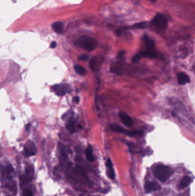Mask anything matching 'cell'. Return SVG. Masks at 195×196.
<instances>
[{
  "instance_id": "6da1fadb",
  "label": "cell",
  "mask_w": 195,
  "mask_h": 196,
  "mask_svg": "<svg viewBox=\"0 0 195 196\" xmlns=\"http://www.w3.org/2000/svg\"><path fill=\"white\" fill-rule=\"evenodd\" d=\"M75 45L87 51H93L98 45V42L95 39L88 36H82L74 42Z\"/></svg>"
},
{
  "instance_id": "7a4b0ae2",
  "label": "cell",
  "mask_w": 195,
  "mask_h": 196,
  "mask_svg": "<svg viewBox=\"0 0 195 196\" xmlns=\"http://www.w3.org/2000/svg\"><path fill=\"white\" fill-rule=\"evenodd\" d=\"M172 174V169L166 166H157L154 170V175L155 177L162 183L165 182Z\"/></svg>"
},
{
  "instance_id": "3957f363",
  "label": "cell",
  "mask_w": 195,
  "mask_h": 196,
  "mask_svg": "<svg viewBox=\"0 0 195 196\" xmlns=\"http://www.w3.org/2000/svg\"><path fill=\"white\" fill-rule=\"evenodd\" d=\"M151 24L159 31H164L168 26V20L162 14H157L151 22Z\"/></svg>"
},
{
  "instance_id": "277c9868",
  "label": "cell",
  "mask_w": 195,
  "mask_h": 196,
  "mask_svg": "<svg viewBox=\"0 0 195 196\" xmlns=\"http://www.w3.org/2000/svg\"><path fill=\"white\" fill-rule=\"evenodd\" d=\"M157 53L155 51H153V50L147 49V51H142V52H141L136 54L133 56V57L132 59V61L133 63H137L139 61L142 57H147L149 58L153 59V58H156L157 57Z\"/></svg>"
},
{
  "instance_id": "5b68a950",
  "label": "cell",
  "mask_w": 195,
  "mask_h": 196,
  "mask_svg": "<svg viewBox=\"0 0 195 196\" xmlns=\"http://www.w3.org/2000/svg\"><path fill=\"white\" fill-rule=\"evenodd\" d=\"M37 149L33 141H28L24 146V154L27 157L34 156L36 154Z\"/></svg>"
},
{
  "instance_id": "8992f818",
  "label": "cell",
  "mask_w": 195,
  "mask_h": 196,
  "mask_svg": "<svg viewBox=\"0 0 195 196\" xmlns=\"http://www.w3.org/2000/svg\"><path fill=\"white\" fill-rule=\"evenodd\" d=\"M54 92L57 95L62 96L69 92V86L64 84H57L53 87Z\"/></svg>"
},
{
  "instance_id": "52a82bcc",
  "label": "cell",
  "mask_w": 195,
  "mask_h": 196,
  "mask_svg": "<svg viewBox=\"0 0 195 196\" xmlns=\"http://www.w3.org/2000/svg\"><path fill=\"white\" fill-rule=\"evenodd\" d=\"M119 117L120 118L121 122L126 126L131 127L133 125V122L132 119L129 117V115H127L124 112H121L119 113Z\"/></svg>"
},
{
  "instance_id": "ba28073f",
  "label": "cell",
  "mask_w": 195,
  "mask_h": 196,
  "mask_svg": "<svg viewBox=\"0 0 195 196\" xmlns=\"http://www.w3.org/2000/svg\"><path fill=\"white\" fill-rule=\"evenodd\" d=\"M160 189L159 184L155 182H147L145 185V190L146 193H151Z\"/></svg>"
},
{
  "instance_id": "9c48e42d",
  "label": "cell",
  "mask_w": 195,
  "mask_h": 196,
  "mask_svg": "<svg viewBox=\"0 0 195 196\" xmlns=\"http://www.w3.org/2000/svg\"><path fill=\"white\" fill-rule=\"evenodd\" d=\"M177 81L179 84L184 85L190 82V78L184 72H180L177 75Z\"/></svg>"
},
{
  "instance_id": "30bf717a",
  "label": "cell",
  "mask_w": 195,
  "mask_h": 196,
  "mask_svg": "<svg viewBox=\"0 0 195 196\" xmlns=\"http://www.w3.org/2000/svg\"><path fill=\"white\" fill-rule=\"evenodd\" d=\"M66 128L70 134H73L76 131V124L73 117H70L66 124Z\"/></svg>"
},
{
  "instance_id": "8fae6325",
  "label": "cell",
  "mask_w": 195,
  "mask_h": 196,
  "mask_svg": "<svg viewBox=\"0 0 195 196\" xmlns=\"http://www.w3.org/2000/svg\"><path fill=\"white\" fill-rule=\"evenodd\" d=\"M64 24L60 21L55 22L52 24V29L55 32L59 34H62L64 31Z\"/></svg>"
},
{
  "instance_id": "7c38bea8",
  "label": "cell",
  "mask_w": 195,
  "mask_h": 196,
  "mask_svg": "<svg viewBox=\"0 0 195 196\" xmlns=\"http://www.w3.org/2000/svg\"><path fill=\"white\" fill-rule=\"evenodd\" d=\"M85 156L87 161L92 162L94 161V157H93V148L90 145H88L87 148L85 150Z\"/></svg>"
},
{
  "instance_id": "4fadbf2b",
  "label": "cell",
  "mask_w": 195,
  "mask_h": 196,
  "mask_svg": "<svg viewBox=\"0 0 195 196\" xmlns=\"http://www.w3.org/2000/svg\"><path fill=\"white\" fill-rule=\"evenodd\" d=\"M110 128L114 132L122 133V134H127L128 133V131L125 129H123L121 126L117 124H111L110 126Z\"/></svg>"
},
{
  "instance_id": "5bb4252c",
  "label": "cell",
  "mask_w": 195,
  "mask_h": 196,
  "mask_svg": "<svg viewBox=\"0 0 195 196\" xmlns=\"http://www.w3.org/2000/svg\"><path fill=\"white\" fill-rule=\"evenodd\" d=\"M191 182V177H189V176H185L182 178L180 185H179V188L180 189H184L185 188H186Z\"/></svg>"
},
{
  "instance_id": "9a60e30c",
  "label": "cell",
  "mask_w": 195,
  "mask_h": 196,
  "mask_svg": "<svg viewBox=\"0 0 195 196\" xmlns=\"http://www.w3.org/2000/svg\"><path fill=\"white\" fill-rule=\"evenodd\" d=\"M144 41L146 44V45L147 47V48L149 50H153V49L154 48V42L152 40H151L148 36H145L144 37Z\"/></svg>"
},
{
  "instance_id": "2e32d148",
  "label": "cell",
  "mask_w": 195,
  "mask_h": 196,
  "mask_svg": "<svg viewBox=\"0 0 195 196\" xmlns=\"http://www.w3.org/2000/svg\"><path fill=\"white\" fill-rule=\"evenodd\" d=\"M74 69L75 71L79 74L81 75H84L87 74L86 69L82 67L81 66L76 65V66H74Z\"/></svg>"
},
{
  "instance_id": "e0dca14e",
  "label": "cell",
  "mask_w": 195,
  "mask_h": 196,
  "mask_svg": "<svg viewBox=\"0 0 195 196\" xmlns=\"http://www.w3.org/2000/svg\"><path fill=\"white\" fill-rule=\"evenodd\" d=\"M147 23L146 22H140L134 25L132 27V29H144L145 28L147 27Z\"/></svg>"
},
{
  "instance_id": "ac0fdd59",
  "label": "cell",
  "mask_w": 195,
  "mask_h": 196,
  "mask_svg": "<svg viewBox=\"0 0 195 196\" xmlns=\"http://www.w3.org/2000/svg\"><path fill=\"white\" fill-rule=\"evenodd\" d=\"M29 173H27V174L25 176H22L21 177L20 181L21 183H29L30 181V177L28 176Z\"/></svg>"
},
{
  "instance_id": "d6986e66",
  "label": "cell",
  "mask_w": 195,
  "mask_h": 196,
  "mask_svg": "<svg viewBox=\"0 0 195 196\" xmlns=\"http://www.w3.org/2000/svg\"><path fill=\"white\" fill-rule=\"evenodd\" d=\"M96 58L94 57H93L89 62V66L91 69L93 71L96 70Z\"/></svg>"
},
{
  "instance_id": "ffe728a7",
  "label": "cell",
  "mask_w": 195,
  "mask_h": 196,
  "mask_svg": "<svg viewBox=\"0 0 195 196\" xmlns=\"http://www.w3.org/2000/svg\"><path fill=\"white\" fill-rule=\"evenodd\" d=\"M108 169H108V174L109 177L111 179H113L115 177L114 170L113 169V168H108Z\"/></svg>"
},
{
  "instance_id": "44dd1931",
  "label": "cell",
  "mask_w": 195,
  "mask_h": 196,
  "mask_svg": "<svg viewBox=\"0 0 195 196\" xmlns=\"http://www.w3.org/2000/svg\"><path fill=\"white\" fill-rule=\"evenodd\" d=\"M78 59L81 61H86L89 59V56L87 54H82L78 57Z\"/></svg>"
},
{
  "instance_id": "7402d4cb",
  "label": "cell",
  "mask_w": 195,
  "mask_h": 196,
  "mask_svg": "<svg viewBox=\"0 0 195 196\" xmlns=\"http://www.w3.org/2000/svg\"><path fill=\"white\" fill-rule=\"evenodd\" d=\"M23 195H24V196H33V193H32V191L28 189L24 190V191L23 192Z\"/></svg>"
},
{
  "instance_id": "603a6c76",
  "label": "cell",
  "mask_w": 195,
  "mask_h": 196,
  "mask_svg": "<svg viewBox=\"0 0 195 196\" xmlns=\"http://www.w3.org/2000/svg\"><path fill=\"white\" fill-rule=\"evenodd\" d=\"M106 166L108 168H113V163H112V162L111 161V159L110 158H108L107 161V162H106Z\"/></svg>"
},
{
  "instance_id": "cb8c5ba5",
  "label": "cell",
  "mask_w": 195,
  "mask_h": 196,
  "mask_svg": "<svg viewBox=\"0 0 195 196\" xmlns=\"http://www.w3.org/2000/svg\"><path fill=\"white\" fill-rule=\"evenodd\" d=\"M56 45H57V43H56V42H55V41H53V42H52V43L50 44V47L51 48H52V49H54V48H55L56 47Z\"/></svg>"
},
{
  "instance_id": "d4e9b609",
  "label": "cell",
  "mask_w": 195,
  "mask_h": 196,
  "mask_svg": "<svg viewBox=\"0 0 195 196\" xmlns=\"http://www.w3.org/2000/svg\"><path fill=\"white\" fill-rule=\"evenodd\" d=\"M124 54H125V51H122L119 52V54L118 56H117V57L118 58H121V57H122L124 56Z\"/></svg>"
},
{
  "instance_id": "484cf974",
  "label": "cell",
  "mask_w": 195,
  "mask_h": 196,
  "mask_svg": "<svg viewBox=\"0 0 195 196\" xmlns=\"http://www.w3.org/2000/svg\"><path fill=\"white\" fill-rule=\"evenodd\" d=\"M73 101L76 102V103H79L80 101V98L79 96H75L73 99Z\"/></svg>"
},
{
  "instance_id": "4316f807",
  "label": "cell",
  "mask_w": 195,
  "mask_h": 196,
  "mask_svg": "<svg viewBox=\"0 0 195 196\" xmlns=\"http://www.w3.org/2000/svg\"><path fill=\"white\" fill-rule=\"evenodd\" d=\"M30 127V123H28V124H27V126H26V130H27V131H28L29 130Z\"/></svg>"
},
{
  "instance_id": "83f0119b",
  "label": "cell",
  "mask_w": 195,
  "mask_h": 196,
  "mask_svg": "<svg viewBox=\"0 0 195 196\" xmlns=\"http://www.w3.org/2000/svg\"><path fill=\"white\" fill-rule=\"evenodd\" d=\"M150 1H152V2H155L156 0H150Z\"/></svg>"
}]
</instances>
